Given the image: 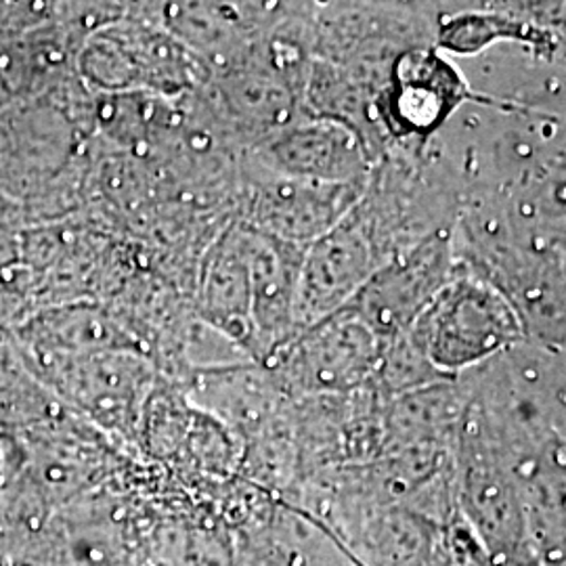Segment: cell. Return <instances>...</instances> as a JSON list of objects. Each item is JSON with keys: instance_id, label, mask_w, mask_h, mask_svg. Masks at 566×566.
I'll list each match as a JSON object with an SVG mask.
<instances>
[{"instance_id": "cell-1", "label": "cell", "mask_w": 566, "mask_h": 566, "mask_svg": "<svg viewBox=\"0 0 566 566\" xmlns=\"http://www.w3.org/2000/svg\"><path fill=\"white\" fill-rule=\"evenodd\" d=\"M405 334L446 378H460L526 343L512 303L458 259L451 277Z\"/></svg>"}, {"instance_id": "cell-2", "label": "cell", "mask_w": 566, "mask_h": 566, "mask_svg": "<svg viewBox=\"0 0 566 566\" xmlns=\"http://www.w3.org/2000/svg\"><path fill=\"white\" fill-rule=\"evenodd\" d=\"M455 510L493 566H531L523 486L502 449L464 407L453 443Z\"/></svg>"}, {"instance_id": "cell-3", "label": "cell", "mask_w": 566, "mask_h": 566, "mask_svg": "<svg viewBox=\"0 0 566 566\" xmlns=\"http://www.w3.org/2000/svg\"><path fill=\"white\" fill-rule=\"evenodd\" d=\"M61 397L107 439L137 447L143 413L158 385V369L139 350L67 357L23 348Z\"/></svg>"}, {"instance_id": "cell-4", "label": "cell", "mask_w": 566, "mask_h": 566, "mask_svg": "<svg viewBox=\"0 0 566 566\" xmlns=\"http://www.w3.org/2000/svg\"><path fill=\"white\" fill-rule=\"evenodd\" d=\"M385 343L348 306L311 325L273 353L264 367L283 397L294 403L311 397L346 395L367 385Z\"/></svg>"}, {"instance_id": "cell-5", "label": "cell", "mask_w": 566, "mask_h": 566, "mask_svg": "<svg viewBox=\"0 0 566 566\" xmlns=\"http://www.w3.org/2000/svg\"><path fill=\"white\" fill-rule=\"evenodd\" d=\"M364 187L306 181L271 170L243 154L233 221L269 238L311 245L343 221Z\"/></svg>"}, {"instance_id": "cell-6", "label": "cell", "mask_w": 566, "mask_h": 566, "mask_svg": "<svg viewBox=\"0 0 566 566\" xmlns=\"http://www.w3.org/2000/svg\"><path fill=\"white\" fill-rule=\"evenodd\" d=\"M453 229L386 263L346 304L382 343L405 334L453 273Z\"/></svg>"}, {"instance_id": "cell-7", "label": "cell", "mask_w": 566, "mask_h": 566, "mask_svg": "<svg viewBox=\"0 0 566 566\" xmlns=\"http://www.w3.org/2000/svg\"><path fill=\"white\" fill-rule=\"evenodd\" d=\"M382 266V254L350 208L340 223L304 250L296 301L298 334L344 308Z\"/></svg>"}, {"instance_id": "cell-8", "label": "cell", "mask_w": 566, "mask_h": 566, "mask_svg": "<svg viewBox=\"0 0 566 566\" xmlns=\"http://www.w3.org/2000/svg\"><path fill=\"white\" fill-rule=\"evenodd\" d=\"M245 154L290 177L357 187H365L376 164L353 128L311 114L298 116Z\"/></svg>"}, {"instance_id": "cell-9", "label": "cell", "mask_w": 566, "mask_h": 566, "mask_svg": "<svg viewBox=\"0 0 566 566\" xmlns=\"http://www.w3.org/2000/svg\"><path fill=\"white\" fill-rule=\"evenodd\" d=\"M242 233L254 324V361L264 364L298 336L296 301L306 248L269 238L243 224Z\"/></svg>"}, {"instance_id": "cell-10", "label": "cell", "mask_w": 566, "mask_h": 566, "mask_svg": "<svg viewBox=\"0 0 566 566\" xmlns=\"http://www.w3.org/2000/svg\"><path fill=\"white\" fill-rule=\"evenodd\" d=\"M191 304L196 315L240 344L254 361V324L242 224L231 221L208 243L198 263ZM256 364V361H254Z\"/></svg>"}]
</instances>
